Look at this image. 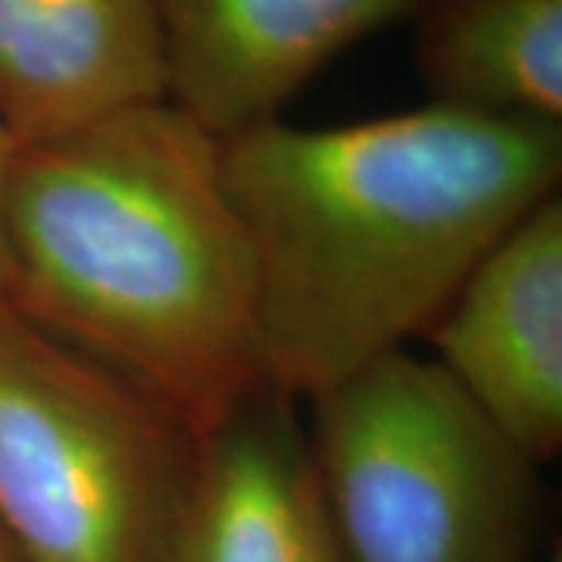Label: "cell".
<instances>
[{"mask_svg":"<svg viewBox=\"0 0 562 562\" xmlns=\"http://www.w3.org/2000/svg\"><path fill=\"white\" fill-rule=\"evenodd\" d=\"M257 269L266 384L310 401L425 335L475 262L560 194L562 122L441 103L220 140Z\"/></svg>","mask_w":562,"mask_h":562,"instance_id":"obj_1","label":"cell"},{"mask_svg":"<svg viewBox=\"0 0 562 562\" xmlns=\"http://www.w3.org/2000/svg\"><path fill=\"white\" fill-rule=\"evenodd\" d=\"M7 303L201 438L266 384L257 269L220 140L169 101L13 140Z\"/></svg>","mask_w":562,"mask_h":562,"instance_id":"obj_2","label":"cell"},{"mask_svg":"<svg viewBox=\"0 0 562 562\" xmlns=\"http://www.w3.org/2000/svg\"><path fill=\"white\" fill-rule=\"evenodd\" d=\"M310 406V453L344 560H531L538 465L438 362L391 350Z\"/></svg>","mask_w":562,"mask_h":562,"instance_id":"obj_3","label":"cell"},{"mask_svg":"<svg viewBox=\"0 0 562 562\" xmlns=\"http://www.w3.org/2000/svg\"><path fill=\"white\" fill-rule=\"evenodd\" d=\"M198 438L0 303V528L20 562H162Z\"/></svg>","mask_w":562,"mask_h":562,"instance_id":"obj_4","label":"cell"},{"mask_svg":"<svg viewBox=\"0 0 562 562\" xmlns=\"http://www.w3.org/2000/svg\"><path fill=\"white\" fill-rule=\"evenodd\" d=\"M435 362L525 460L562 450V201L525 213L425 331Z\"/></svg>","mask_w":562,"mask_h":562,"instance_id":"obj_5","label":"cell"},{"mask_svg":"<svg viewBox=\"0 0 562 562\" xmlns=\"http://www.w3.org/2000/svg\"><path fill=\"white\" fill-rule=\"evenodd\" d=\"M419 0H160L166 101L216 140L279 120L344 47Z\"/></svg>","mask_w":562,"mask_h":562,"instance_id":"obj_6","label":"cell"},{"mask_svg":"<svg viewBox=\"0 0 562 562\" xmlns=\"http://www.w3.org/2000/svg\"><path fill=\"white\" fill-rule=\"evenodd\" d=\"M162 562H347L297 401L262 384L198 438Z\"/></svg>","mask_w":562,"mask_h":562,"instance_id":"obj_7","label":"cell"},{"mask_svg":"<svg viewBox=\"0 0 562 562\" xmlns=\"http://www.w3.org/2000/svg\"><path fill=\"white\" fill-rule=\"evenodd\" d=\"M160 101V0H0V128L13 140Z\"/></svg>","mask_w":562,"mask_h":562,"instance_id":"obj_8","label":"cell"},{"mask_svg":"<svg viewBox=\"0 0 562 562\" xmlns=\"http://www.w3.org/2000/svg\"><path fill=\"white\" fill-rule=\"evenodd\" d=\"M428 103L562 122V0H419Z\"/></svg>","mask_w":562,"mask_h":562,"instance_id":"obj_9","label":"cell"},{"mask_svg":"<svg viewBox=\"0 0 562 562\" xmlns=\"http://www.w3.org/2000/svg\"><path fill=\"white\" fill-rule=\"evenodd\" d=\"M13 150V138L0 128V191H3V172ZM10 297V257H7V241H3V222H0V303Z\"/></svg>","mask_w":562,"mask_h":562,"instance_id":"obj_10","label":"cell"},{"mask_svg":"<svg viewBox=\"0 0 562 562\" xmlns=\"http://www.w3.org/2000/svg\"><path fill=\"white\" fill-rule=\"evenodd\" d=\"M0 562H20L16 550H13V543L7 541V535H3V528H0Z\"/></svg>","mask_w":562,"mask_h":562,"instance_id":"obj_11","label":"cell"},{"mask_svg":"<svg viewBox=\"0 0 562 562\" xmlns=\"http://www.w3.org/2000/svg\"><path fill=\"white\" fill-rule=\"evenodd\" d=\"M550 562H562V560H560V553H557V557H553V560H550Z\"/></svg>","mask_w":562,"mask_h":562,"instance_id":"obj_12","label":"cell"}]
</instances>
